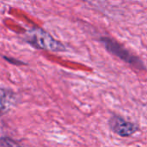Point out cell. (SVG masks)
<instances>
[{
    "mask_svg": "<svg viewBox=\"0 0 147 147\" xmlns=\"http://www.w3.org/2000/svg\"><path fill=\"white\" fill-rule=\"evenodd\" d=\"M24 37L28 43L39 49L52 52H64L66 49L63 43L41 28H32L25 33Z\"/></svg>",
    "mask_w": 147,
    "mask_h": 147,
    "instance_id": "1",
    "label": "cell"
},
{
    "mask_svg": "<svg viewBox=\"0 0 147 147\" xmlns=\"http://www.w3.org/2000/svg\"><path fill=\"white\" fill-rule=\"evenodd\" d=\"M101 42L103 44L105 48L109 53H111L115 56H117L118 58H120L126 63L130 64L135 68H138L140 70L146 69V66L144 65L143 62L137 56L134 55L127 48H125L122 45H121L115 40L109 38V37H102L101 39Z\"/></svg>",
    "mask_w": 147,
    "mask_h": 147,
    "instance_id": "2",
    "label": "cell"
},
{
    "mask_svg": "<svg viewBox=\"0 0 147 147\" xmlns=\"http://www.w3.org/2000/svg\"><path fill=\"white\" fill-rule=\"evenodd\" d=\"M109 123L111 130L115 134L120 135L121 137L131 136L139 130L137 125H135L133 122L127 121L122 117L116 115H112Z\"/></svg>",
    "mask_w": 147,
    "mask_h": 147,
    "instance_id": "3",
    "label": "cell"
},
{
    "mask_svg": "<svg viewBox=\"0 0 147 147\" xmlns=\"http://www.w3.org/2000/svg\"><path fill=\"white\" fill-rule=\"evenodd\" d=\"M15 101L14 93L4 89H0V115L6 113L12 106Z\"/></svg>",
    "mask_w": 147,
    "mask_h": 147,
    "instance_id": "4",
    "label": "cell"
},
{
    "mask_svg": "<svg viewBox=\"0 0 147 147\" xmlns=\"http://www.w3.org/2000/svg\"><path fill=\"white\" fill-rule=\"evenodd\" d=\"M19 144L15 142L13 140L8 138V137H3L0 138V146H18Z\"/></svg>",
    "mask_w": 147,
    "mask_h": 147,
    "instance_id": "5",
    "label": "cell"
},
{
    "mask_svg": "<svg viewBox=\"0 0 147 147\" xmlns=\"http://www.w3.org/2000/svg\"><path fill=\"white\" fill-rule=\"evenodd\" d=\"M4 59L7 60V61H9V62H10V63H13L14 65H25V63H23V62H22V61H19V60H16V59H9V58H8V57H4Z\"/></svg>",
    "mask_w": 147,
    "mask_h": 147,
    "instance_id": "6",
    "label": "cell"
}]
</instances>
